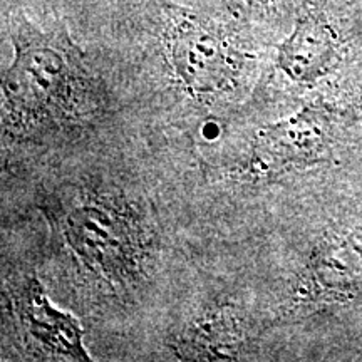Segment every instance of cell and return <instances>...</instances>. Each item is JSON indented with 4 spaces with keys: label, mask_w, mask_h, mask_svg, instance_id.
I'll list each match as a JSON object with an SVG mask.
<instances>
[{
    "label": "cell",
    "mask_w": 362,
    "mask_h": 362,
    "mask_svg": "<svg viewBox=\"0 0 362 362\" xmlns=\"http://www.w3.org/2000/svg\"><path fill=\"white\" fill-rule=\"evenodd\" d=\"M4 24L12 62L4 71V119L19 131L78 126L101 111L106 98L98 62L72 39L69 27L49 4L42 22L24 6L6 0Z\"/></svg>",
    "instance_id": "obj_1"
},
{
    "label": "cell",
    "mask_w": 362,
    "mask_h": 362,
    "mask_svg": "<svg viewBox=\"0 0 362 362\" xmlns=\"http://www.w3.org/2000/svg\"><path fill=\"white\" fill-rule=\"evenodd\" d=\"M40 210L52 242L90 277L124 292L144 275L151 240L141 211L121 192L67 187L45 197Z\"/></svg>",
    "instance_id": "obj_2"
},
{
    "label": "cell",
    "mask_w": 362,
    "mask_h": 362,
    "mask_svg": "<svg viewBox=\"0 0 362 362\" xmlns=\"http://www.w3.org/2000/svg\"><path fill=\"white\" fill-rule=\"evenodd\" d=\"M11 314L34 354L54 361H90L78 319L52 304L35 275L25 277L13 291Z\"/></svg>",
    "instance_id": "obj_3"
},
{
    "label": "cell",
    "mask_w": 362,
    "mask_h": 362,
    "mask_svg": "<svg viewBox=\"0 0 362 362\" xmlns=\"http://www.w3.org/2000/svg\"><path fill=\"white\" fill-rule=\"evenodd\" d=\"M342 35L322 7L300 12L292 34L277 47L275 67L293 83H314L337 66Z\"/></svg>",
    "instance_id": "obj_4"
},
{
    "label": "cell",
    "mask_w": 362,
    "mask_h": 362,
    "mask_svg": "<svg viewBox=\"0 0 362 362\" xmlns=\"http://www.w3.org/2000/svg\"><path fill=\"white\" fill-rule=\"evenodd\" d=\"M247 329L238 312L228 305L206 309L185 329L178 339V354L183 359L232 361L247 346Z\"/></svg>",
    "instance_id": "obj_5"
},
{
    "label": "cell",
    "mask_w": 362,
    "mask_h": 362,
    "mask_svg": "<svg viewBox=\"0 0 362 362\" xmlns=\"http://www.w3.org/2000/svg\"><path fill=\"white\" fill-rule=\"evenodd\" d=\"M240 2L247 8L248 17L264 24V22L277 19V17L282 16L292 0H240Z\"/></svg>",
    "instance_id": "obj_6"
}]
</instances>
